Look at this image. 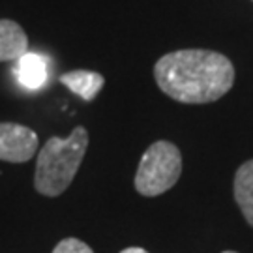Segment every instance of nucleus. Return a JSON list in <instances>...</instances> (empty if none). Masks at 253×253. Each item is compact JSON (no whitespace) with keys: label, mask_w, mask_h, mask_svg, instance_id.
Returning <instances> with one entry per match:
<instances>
[{"label":"nucleus","mask_w":253,"mask_h":253,"mask_svg":"<svg viewBox=\"0 0 253 253\" xmlns=\"http://www.w3.org/2000/svg\"><path fill=\"white\" fill-rule=\"evenodd\" d=\"M163 94L180 103H210L235 84V66L225 54L208 49H182L163 54L154 66Z\"/></svg>","instance_id":"obj_1"},{"label":"nucleus","mask_w":253,"mask_h":253,"mask_svg":"<svg viewBox=\"0 0 253 253\" xmlns=\"http://www.w3.org/2000/svg\"><path fill=\"white\" fill-rule=\"evenodd\" d=\"M88 146V131L73 127L68 137H51L38 152L34 188L45 197H56L70 188Z\"/></svg>","instance_id":"obj_2"},{"label":"nucleus","mask_w":253,"mask_h":253,"mask_svg":"<svg viewBox=\"0 0 253 253\" xmlns=\"http://www.w3.org/2000/svg\"><path fill=\"white\" fill-rule=\"evenodd\" d=\"M182 174V154L169 141H156L146 148L135 172V190L143 197L169 191Z\"/></svg>","instance_id":"obj_3"},{"label":"nucleus","mask_w":253,"mask_h":253,"mask_svg":"<svg viewBox=\"0 0 253 253\" xmlns=\"http://www.w3.org/2000/svg\"><path fill=\"white\" fill-rule=\"evenodd\" d=\"M38 150V135L34 129L15 124L0 122V160L9 163H25L34 158Z\"/></svg>","instance_id":"obj_4"},{"label":"nucleus","mask_w":253,"mask_h":253,"mask_svg":"<svg viewBox=\"0 0 253 253\" xmlns=\"http://www.w3.org/2000/svg\"><path fill=\"white\" fill-rule=\"evenodd\" d=\"M28 53L25 30L11 19H0V62H17Z\"/></svg>","instance_id":"obj_5"},{"label":"nucleus","mask_w":253,"mask_h":253,"mask_svg":"<svg viewBox=\"0 0 253 253\" xmlns=\"http://www.w3.org/2000/svg\"><path fill=\"white\" fill-rule=\"evenodd\" d=\"M60 83L68 86L73 94H77L81 100L92 101L105 84V79L101 73L86 72V70H73L60 75Z\"/></svg>","instance_id":"obj_6"},{"label":"nucleus","mask_w":253,"mask_h":253,"mask_svg":"<svg viewBox=\"0 0 253 253\" xmlns=\"http://www.w3.org/2000/svg\"><path fill=\"white\" fill-rule=\"evenodd\" d=\"M19 83L28 90L42 88L47 81V60L42 54L27 53L17 60L15 66Z\"/></svg>","instance_id":"obj_7"},{"label":"nucleus","mask_w":253,"mask_h":253,"mask_svg":"<svg viewBox=\"0 0 253 253\" xmlns=\"http://www.w3.org/2000/svg\"><path fill=\"white\" fill-rule=\"evenodd\" d=\"M233 190L236 205L242 210V216L253 227V160H248L238 167Z\"/></svg>","instance_id":"obj_8"},{"label":"nucleus","mask_w":253,"mask_h":253,"mask_svg":"<svg viewBox=\"0 0 253 253\" xmlns=\"http://www.w3.org/2000/svg\"><path fill=\"white\" fill-rule=\"evenodd\" d=\"M53 253H94L88 244H84L79 238H64L54 246Z\"/></svg>","instance_id":"obj_9"},{"label":"nucleus","mask_w":253,"mask_h":253,"mask_svg":"<svg viewBox=\"0 0 253 253\" xmlns=\"http://www.w3.org/2000/svg\"><path fill=\"white\" fill-rule=\"evenodd\" d=\"M120 253H148V252L143 250V248H126V250H122Z\"/></svg>","instance_id":"obj_10"},{"label":"nucleus","mask_w":253,"mask_h":253,"mask_svg":"<svg viewBox=\"0 0 253 253\" xmlns=\"http://www.w3.org/2000/svg\"><path fill=\"white\" fill-rule=\"evenodd\" d=\"M223 253H236V252H223Z\"/></svg>","instance_id":"obj_11"}]
</instances>
